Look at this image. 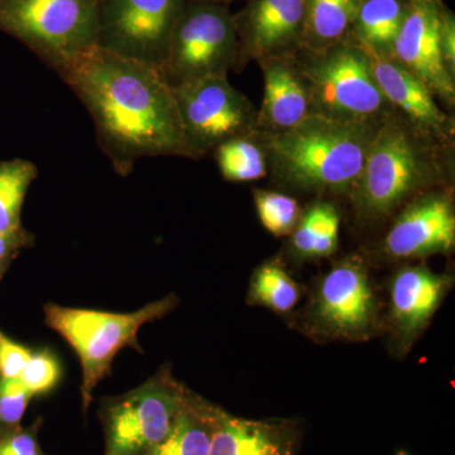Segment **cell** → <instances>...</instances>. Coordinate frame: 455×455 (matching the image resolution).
I'll list each match as a JSON object with an SVG mask.
<instances>
[{
  "label": "cell",
  "mask_w": 455,
  "mask_h": 455,
  "mask_svg": "<svg viewBox=\"0 0 455 455\" xmlns=\"http://www.w3.org/2000/svg\"><path fill=\"white\" fill-rule=\"evenodd\" d=\"M57 74L88 109L99 145L122 176L140 158H196L158 68L95 46Z\"/></svg>",
  "instance_id": "6da1fadb"
},
{
  "label": "cell",
  "mask_w": 455,
  "mask_h": 455,
  "mask_svg": "<svg viewBox=\"0 0 455 455\" xmlns=\"http://www.w3.org/2000/svg\"><path fill=\"white\" fill-rule=\"evenodd\" d=\"M379 124L311 114L292 130L266 134V148L284 184L315 193L350 191Z\"/></svg>",
  "instance_id": "7a4b0ae2"
},
{
  "label": "cell",
  "mask_w": 455,
  "mask_h": 455,
  "mask_svg": "<svg viewBox=\"0 0 455 455\" xmlns=\"http://www.w3.org/2000/svg\"><path fill=\"white\" fill-rule=\"evenodd\" d=\"M173 295L151 302L134 313H108L56 304L44 307V323L68 340L79 355L83 367V410L86 412L92 395L110 373L113 359L125 347L140 350V326L156 322L176 307Z\"/></svg>",
  "instance_id": "3957f363"
},
{
  "label": "cell",
  "mask_w": 455,
  "mask_h": 455,
  "mask_svg": "<svg viewBox=\"0 0 455 455\" xmlns=\"http://www.w3.org/2000/svg\"><path fill=\"white\" fill-rule=\"evenodd\" d=\"M100 0H0V31L53 71L97 46Z\"/></svg>",
  "instance_id": "277c9868"
},
{
  "label": "cell",
  "mask_w": 455,
  "mask_h": 455,
  "mask_svg": "<svg viewBox=\"0 0 455 455\" xmlns=\"http://www.w3.org/2000/svg\"><path fill=\"white\" fill-rule=\"evenodd\" d=\"M310 55L300 68L314 114L344 122L385 121L391 104L377 85L366 52L352 38Z\"/></svg>",
  "instance_id": "5b68a950"
},
{
  "label": "cell",
  "mask_w": 455,
  "mask_h": 455,
  "mask_svg": "<svg viewBox=\"0 0 455 455\" xmlns=\"http://www.w3.org/2000/svg\"><path fill=\"white\" fill-rule=\"evenodd\" d=\"M188 392L170 367L164 366L140 387L101 401L99 418L106 435L104 455L148 453L169 435Z\"/></svg>",
  "instance_id": "8992f818"
},
{
  "label": "cell",
  "mask_w": 455,
  "mask_h": 455,
  "mask_svg": "<svg viewBox=\"0 0 455 455\" xmlns=\"http://www.w3.org/2000/svg\"><path fill=\"white\" fill-rule=\"evenodd\" d=\"M424 149L403 125L381 122L374 134L361 175L352 188L358 211L367 218L387 217L431 178Z\"/></svg>",
  "instance_id": "52a82bcc"
},
{
  "label": "cell",
  "mask_w": 455,
  "mask_h": 455,
  "mask_svg": "<svg viewBox=\"0 0 455 455\" xmlns=\"http://www.w3.org/2000/svg\"><path fill=\"white\" fill-rule=\"evenodd\" d=\"M235 16L227 5L188 0L171 37L161 73L171 88L214 75H228L238 62Z\"/></svg>",
  "instance_id": "ba28073f"
},
{
  "label": "cell",
  "mask_w": 455,
  "mask_h": 455,
  "mask_svg": "<svg viewBox=\"0 0 455 455\" xmlns=\"http://www.w3.org/2000/svg\"><path fill=\"white\" fill-rule=\"evenodd\" d=\"M185 137L196 158L235 137L256 132L252 104L228 82L214 75L173 86Z\"/></svg>",
  "instance_id": "9c48e42d"
},
{
  "label": "cell",
  "mask_w": 455,
  "mask_h": 455,
  "mask_svg": "<svg viewBox=\"0 0 455 455\" xmlns=\"http://www.w3.org/2000/svg\"><path fill=\"white\" fill-rule=\"evenodd\" d=\"M188 0H100L97 46L161 70Z\"/></svg>",
  "instance_id": "30bf717a"
},
{
  "label": "cell",
  "mask_w": 455,
  "mask_h": 455,
  "mask_svg": "<svg viewBox=\"0 0 455 455\" xmlns=\"http://www.w3.org/2000/svg\"><path fill=\"white\" fill-rule=\"evenodd\" d=\"M311 316L322 333L363 339L376 325L377 302L366 266L357 257L335 265L317 284Z\"/></svg>",
  "instance_id": "8fae6325"
},
{
  "label": "cell",
  "mask_w": 455,
  "mask_h": 455,
  "mask_svg": "<svg viewBox=\"0 0 455 455\" xmlns=\"http://www.w3.org/2000/svg\"><path fill=\"white\" fill-rule=\"evenodd\" d=\"M442 0H406L405 18L392 50V59L414 74L436 95L454 106V77L443 61L440 27Z\"/></svg>",
  "instance_id": "7c38bea8"
},
{
  "label": "cell",
  "mask_w": 455,
  "mask_h": 455,
  "mask_svg": "<svg viewBox=\"0 0 455 455\" xmlns=\"http://www.w3.org/2000/svg\"><path fill=\"white\" fill-rule=\"evenodd\" d=\"M235 20L238 61L289 59L302 49L305 0H248Z\"/></svg>",
  "instance_id": "4fadbf2b"
},
{
  "label": "cell",
  "mask_w": 455,
  "mask_h": 455,
  "mask_svg": "<svg viewBox=\"0 0 455 455\" xmlns=\"http://www.w3.org/2000/svg\"><path fill=\"white\" fill-rule=\"evenodd\" d=\"M455 244V212L448 196H427L407 206L383 241L394 259L445 253Z\"/></svg>",
  "instance_id": "5bb4252c"
},
{
  "label": "cell",
  "mask_w": 455,
  "mask_h": 455,
  "mask_svg": "<svg viewBox=\"0 0 455 455\" xmlns=\"http://www.w3.org/2000/svg\"><path fill=\"white\" fill-rule=\"evenodd\" d=\"M451 287V278L425 266L400 269L391 281V323L403 346L423 333Z\"/></svg>",
  "instance_id": "9a60e30c"
},
{
  "label": "cell",
  "mask_w": 455,
  "mask_h": 455,
  "mask_svg": "<svg viewBox=\"0 0 455 455\" xmlns=\"http://www.w3.org/2000/svg\"><path fill=\"white\" fill-rule=\"evenodd\" d=\"M362 50L370 60L374 79L386 100L401 110L416 131L438 139L451 131L448 116L440 110L434 95L421 80L391 56L379 55L364 47Z\"/></svg>",
  "instance_id": "2e32d148"
},
{
  "label": "cell",
  "mask_w": 455,
  "mask_h": 455,
  "mask_svg": "<svg viewBox=\"0 0 455 455\" xmlns=\"http://www.w3.org/2000/svg\"><path fill=\"white\" fill-rule=\"evenodd\" d=\"M295 57L260 61L265 80L262 106L256 128L265 134L292 130L314 114L310 90Z\"/></svg>",
  "instance_id": "e0dca14e"
},
{
  "label": "cell",
  "mask_w": 455,
  "mask_h": 455,
  "mask_svg": "<svg viewBox=\"0 0 455 455\" xmlns=\"http://www.w3.org/2000/svg\"><path fill=\"white\" fill-rule=\"evenodd\" d=\"M300 442L291 420H251L220 409L211 455H299Z\"/></svg>",
  "instance_id": "ac0fdd59"
},
{
  "label": "cell",
  "mask_w": 455,
  "mask_h": 455,
  "mask_svg": "<svg viewBox=\"0 0 455 455\" xmlns=\"http://www.w3.org/2000/svg\"><path fill=\"white\" fill-rule=\"evenodd\" d=\"M220 407L188 392L169 435L146 455H211Z\"/></svg>",
  "instance_id": "d6986e66"
},
{
  "label": "cell",
  "mask_w": 455,
  "mask_h": 455,
  "mask_svg": "<svg viewBox=\"0 0 455 455\" xmlns=\"http://www.w3.org/2000/svg\"><path fill=\"white\" fill-rule=\"evenodd\" d=\"M363 0H305L302 49L322 52L349 37Z\"/></svg>",
  "instance_id": "ffe728a7"
},
{
  "label": "cell",
  "mask_w": 455,
  "mask_h": 455,
  "mask_svg": "<svg viewBox=\"0 0 455 455\" xmlns=\"http://www.w3.org/2000/svg\"><path fill=\"white\" fill-rule=\"evenodd\" d=\"M405 12L406 0H363L350 38L364 49L392 56Z\"/></svg>",
  "instance_id": "44dd1931"
},
{
  "label": "cell",
  "mask_w": 455,
  "mask_h": 455,
  "mask_svg": "<svg viewBox=\"0 0 455 455\" xmlns=\"http://www.w3.org/2000/svg\"><path fill=\"white\" fill-rule=\"evenodd\" d=\"M339 212L331 204H314L301 214L293 229V253L301 259L331 256L339 243Z\"/></svg>",
  "instance_id": "7402d4cb"
},
{
  "label": "cell",
  "mask_w": 455,
  "mask_h": 455,
  "mask_svg": "<svg viewBox=\"0 0 455 455\" xmlns=\"http://www.w3.org/2000/svg\"><path fill=\"white\" fill-rule=\"evenodd\" d=\"M37 176V166L31 161L14 158L0 163V235H14L23 229V204Z\"/></svg>",
  "instance_id": "603a6c76"
},
{
  "label": "cell",
  "mask_w": 455,
  "mask_h": 455,
  "mask_svg": "<svg viewBox=\"0 0 455 455\" xmlns=\"http://www.w3.org/2000/svg\"><path fill=\"white\" fill-rule=\"evenodd\" d=\"M214 151L221 176L227 181H257L267 175L265 149L252 139V134L226 140Z\"/></svg>",
  "instance_id": "cb8c5ba5"
},
{
  "label": "cell",
  "mask_w": 455,
  "mask_h": 455,
  "mask_svg": "<svg viewBox=\"0 0 455 455\" xmlns=\"http://www.w3.org/2000/svg\"><path fill=\"white\" fill-rule=\"evenodd\" d=\"M250 299L275 313L286 314L298 304L300 289L280 263L266 262L254 272Z\"/></svg>",
  "instance_id": "d4e9b609"
},
{
  "label": "cell",
  "mask_w": 455,
  "mask_h": 455,
  "mask_svg": "<svg viewBox=\"0 0 455 455\" xmlns=\"http://www.w3.org/2000/svg\"><path fill=\"white\" fill-rule=\"evenodd\" d=\"M254 204L262 226L271 235H292L301 217V209L293 197L268 190L254 191Z\"/></svg>",
  "instance_id": "484cf974"
},
{
  "label": "cell",
  "mask_w": 455,
  "mask_h": 455,
  "mask_svg": "<svg viewBox=\"0 0 455 455\" xmlns=\"http://www.w3.org/2000/svg\"><path fill=\"white\" fill-rule=\"evenodd\" d=\"M61 377V367L53 353L44 349L32 353L28 363L20 374V379L27 390L35 395L46 394L59 382Z\"/></svg>",
  "instance_id": "4316f807"
},
{
  "label": "cell",
  "mask_w": 455,
  "mask_h": 455,
  "mask_svg": "<svg viewBox=\"0 0 455 455\" xmlns=\"http://www.w3.org/2000/svg\"><path fill=\"white\" fill-rule=\"evenodd\" d=\"M32 397L20 379H0V427H18Z\"/></svg>",
  "instance_id": "83f0119b"
},
{
  "label": "cell",
  "mask_w": 455,
  "mask_h": 455,
  "mask_svg": "<svg viewBox=\"0 0 455 455\" xmlns=\"http://www.w3.org/2000/svg\"><path fill=\"white\" fill-rule=\"evenodd\" d=\"M40 423L29 427H0V455H44L37 439Z\"/></svg>",
  "instance_id": "f1b7e54d"
},
{
  "label": "cell",
  "mask_w": 455,
  "mask_h": 455,
  "mask_svg": "<svg viewBox=\"0 0 455 455\" xmlns=\"http://www.w3.org/2000/svg\"><path fill=\"white\" fill-rule=\"evenodd\" d=\"M32 353L0 331V379H20Z\"/></svg>",
  "instance_id": "f546056e"
},
{
  "label": "cell",
  "mask_w": 455,
  "mask_h": 455,
  "mask_svg": "<svg viewBox=\"0 0 455 455\" xmlns=\"http://www.w3.org/2000/svg\"><path fill=\"white\" fill-rule=\"evenodd\" d=\"M440 47L443 61L451 76L455 77V18L447 7L443 9L442 27H440Z\"/></svg>",
  "instance_id": "4dcf8cb0"
},
{
  "label": "cell",
  "mask_w": 455,
  "mask_h": 455,
  "mask_svg": "<svg viewBox=\"0 0 455 455\" xmlns=\"http://www.w3.org/2000/svg\"><path fill=\"white\" fill-rule=\"evenodd\" d=\"M33 243V235L25 228L14 235H0V268L7 267L20 251Z\"/></svg>",
  "instance_id": "1f68e13d"
},
{
  "label": "cell",
  "mask_w": 455,
  "mask_h": 455,
  "mask_svg": "<svg viewBox=\"0 0 455 455\" xmlns=\"http://www.w3.org/2000/svg\"><path fill=\"white\" fill-rule=\"evenodd\" d=\"M211 2L218 3V4L227 5L229 3L235 2V0H211Z\"/></svg>",
  "instance_id": "d6a6232c"
},
{
  "label": "cell",
  "mask_w": 455,
  "mask_h": 455,
  "mask_svg": "<svg viewBox=\"0 0 455 455\" xmlns=\"http://www.w3.org/2000/svg\"><path fill=\"white\" fill-rule=\"evenodd\" d=\"M3 272H4V268H0V277H2Z\"/></svg>",
  "instance_id": "836d02e7"
}]
</instances>
